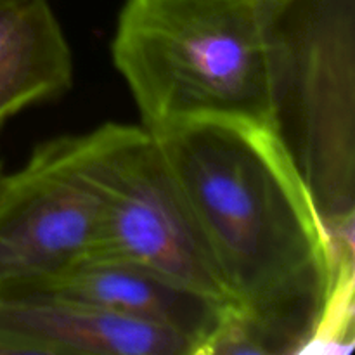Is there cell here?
<instances>
[{
	"instance_id": "cell-1",
	"label": "cell",
	"mask_w": 355,
	"mask_h": 355,
	"mask_svg": "<svg viewBox=\"0 0 355 355\" xmlns=\"http://www.w3.org/2000/svg\"><path fill=\"white\" fill-rule=\"evenodd\" d=\"M260 354H307L354 314V257L333 245L269 127L205 118L151 134Z\"/></svg>"
},
{
	"instance_id": "cell-10",
	"label": "cell",
	"mask_w": 355,
	"mask_h": 355,
	"mask_svg": "<svg viewBox=\"0 0 355 355\" xmlns=\"http://www.w3.org/2000/svg\"><path fill=\"white\" fill-rule=\"evenodd\" d=\"M0 355H7V352H6V349H3L2 345H0Z\"/></svg>"
},
{
	"instance_id": "cell-5",
	"label": "cell",
	"mask_w": 355,
	"mask_h": 355,
	"mask_svg": "<svg viewBox=\"0 0 355 355\" xmlns=\"http://www.w3.org/2000/svg\"><path fill=\"white\" fill-rule=\"evenodd\" d=\"M99 200L76 158V135L44 142L0 186V291L37 286L89 262Z\"/></svg>"
},
{
	"instance_id": "cell-7",
	"label": "cell",
	"mask_w": 355,
	"mask_h": 355,
	"mask_svg": "<svg viewBox=\"0 0 355 355\" xmlns=\"http://www.w3.org/2000/svg\"><path fill=\"white\" fill-rule=\"evenodd\" d=\"M71 298L113 314L162 328L205 355L231 309L142 267L118 262H85L58 277L16 291Z\"/></svg>"
},
{
	"instance_id": "cell-6",
	"label": "cell",
	"mask_w": 355,
	"mask_h": 355,
	"mask_svg": "<svg viewBox=\"0 0 355 355\" xmlns=\"http://www.w3.org/2000/svg\"><path fill=\"white\" fill-rule=\"evenodd\" d=\"M0 345L7 355H193L165 329L49 293L0 291Z\"/></svg>"
},
{
	"instance_id": "cell-8",
	"label": "cell",
	"mask_w": 355,
	"mask_h": 355,
	"mask_svg": "<svg viewBox=\"0 0 355 355\" xmlns=\"http://www.w3.org/2000/svg\"><path fill=\"white\" fill-rule=\"evenodd\" d=\"M73 85V55L49 0H0V125Z\"/></svg>"
},
{
	"instance_id": "cell-2",
	"label": "cell",
	"mask_w": 355,
	"mask_h": 355,
	"mask_svg": "<svg viewBox=\"0 0 355 355\" xmlns=\"http://www.w3.org/2000/svg\"><path fill=\"white\" fill-rule=\"evenodd\" d=\"M279 0H125L111 55L142 127L232 118L272 130L270 24Z\"/></svg>"
},
{
	"instance_id": "cell-3",
	"label": "cell",
	"mask_w": 355,
	"mask_h": 355,
	"mask_svg": "<svg viewBox=\"0 0 355 355\" xmlns=\"http://www.w3.org/2000/svg\"><path fill=\"white\" fill-rule=\"evenodd\" d=\"M272 132L333 238L355 232V0H279Z\"/></svg>"
},
{
	"instance_id": "cell-9",
	"label": "cell",
	"mask_w": 355,
	"mask_h": 355,
	"mask_svg": "<svg viewBox=\"0 0 355 355\" xmlns=\"http://www.w3.org/2000/svg\"><path fill=\"white\" fill-rule=\"evenodd\" d=\"M0 128H2V125H0ZM3 177H6V173H3V163H2V158H0V186H2Z\"/></svg>"
},
{
	"instance_id": "cell-4",
	"label": "cell",
	"mask_w": 355,
	"mask_h": 355,
	"mask_svg": "<svg viewBox=\"0 0 355 355\" xmlns=\"http://www.w3.org/2000/svg\"><path fill=\"white\" fill-rule=\"evenodd\" d=\"M76 158L99 200V231L89 262L153 270L232 311L193 214L142 125L106 123L76 135Z\"/></svg>"
}]
</instances>
